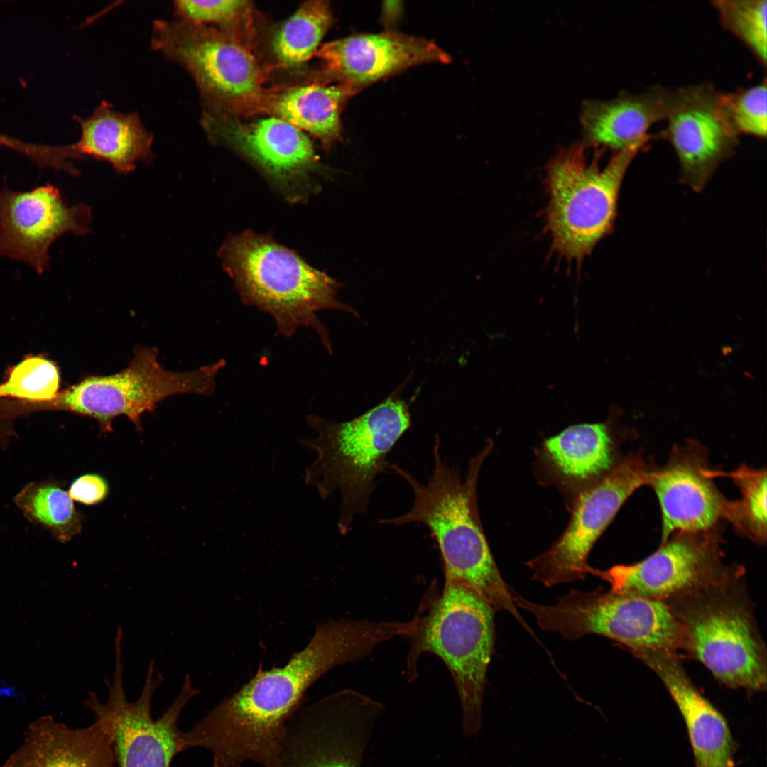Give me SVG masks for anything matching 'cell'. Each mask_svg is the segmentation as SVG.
<instances>
[{
    "mask_svg": "<svg viewBox=\"0 0 767 767\" xmlns=\"http://www.w3.org/2000/svg\"><path fill=\"white\" fill-rule=\"evenodd\" d=\"M410 630L407 621L330 619L317 626L287 664L256 674L204 716L207 734L226 756L239 763L270 764L285 723L308 689L333 668L370 655L379 645Z\"/></svg>",
    "mask_w": 767,
    "mask_h": 767,
    "instance_id": "6da1fadb",
    "label": "cell"
},
{
    "mask_svg": "<svg viewBox=\"0 0 767 767\" xmlns=\"http://www.w3.org/2000/svg\"><path fill=\"white\" fill-rule=\"evenodd\" d=\"M492 446V442H489L471 458L464 478L458 469L450 465L441 455L437 437L433 449L434 467L426 484H420L398 464H390L388 470L410 486L413 501L408 512L380 519L379 523L425 526L437 543L445 582H458L467 586L496 611H507L531 633L517 609L511 588L501 575L480 520L478 479Z\"/></svg>",
    "mask_w": 767,
    "mask_h": 767,
    "instance_id": "7a4b0ae2",
    "label": "cell"
},
{
    "mask_svg": "<svg viewBox=\"0 0 767 767\" xmlns=\"http://www.w3.org/2000/svg\"><path fill=\"white\" fill-rule=\"evenodd\" d=\"M400 388L348 421L307 416L316 436L299 444L316 458L305 470V482L323 499L339 494L337 527L343 535L355 517L367 511L376 478L388 470V455L410 426V404L401 398Z\"/></svg>",
    "mask_w": 767,
    "mask_h": 767,
    "instance_id": "3957f363",
    "label": "cell"
},
{
    "mask_svg": "<svg viewBox=\"0 0 767 767\" xmlns=\"http://www.w3.org/2000/svg\"><path fill=\"white\" fill-rule=\"evenodd\" d=\"M219 256L241 301L269 314L284 337L301 327H310L332 352L327 330L317 312L337 309L359 317L337 299L341 283L269 235L248 230L231 236Z\"/></svg>",
    "mask_w": 767,
    "mask_h": 767,
    "instance_id": "277c9868",
    "label": "cell"
},
{
    "mask_svg": "<svg viewBox=\"0 0 767 767\" xmlns=\"http://www.w3.org/2000/svg\"><path fill=\"white\" fill-rule=\"evenodd\" d=\"M739 565L665 602L680 623L685 651L720 682L749 692L766 687V651Z\"/></svg>",
    "mask_w": 767,
    "mask_h": 767,
    "instance_id": "5b68a950",
    "label": "cell"
},
{
    "mask_svg": "<svg viewBox=\"0 0 767 767\" xmlns=\"http://www.w3.org/2000/svg\"><path fill=\"white\" fill-rule=\"evenodd\" d=\"M495 611L467 586L445 582L427 614L415 617V630L408 636V676L414 678L417 660L424 653L442 660L457 692L466 737L479 734L483 725L484 692L495 643Z\"/></svg>",
    "mask_w": 767,
    "mask_h": 767,
    "instance_id": "8992f818",
    "label": "cell"
},
{
    "mask_svg": "<svg viewBox=\"0 0 767 767\" xmlns=\"http://www.w3.org/2000/svg\"><path fill=\"white\" fill-rule=\"evenodd\" d=\"M643 146L617 152L602 169L596 160L588 161L581 144L562 150L550 160L546 227L552 248L560 256L581 262L611 232L623 179Z\"/></svg>",
    "mask_w": 767,
    "mask_h": 767,
    "instance_id": "52a82bcc",
    "label": "cell"
},
{
    "mask_svg": "<svg viewBox=\"0 0 767 767\" xmlns=\"http://www.w3.org/2000/svg\"><path fill=\"white\" fill-rule=\"evenodd\" d=\"M151 45L185 69L206 103L241 112L263 111L271 92L250 46L233 32L174 17L153 23Z\"/></svg>",
    "mask_w": 767,
    "mask_h": 767,
    "instance_id": "ba28073f",
    "label": "cell"
},
{
    "mask_svg": "<svg viewBox=\"0 0 767 767\" xmlns=\"http://www.w3.org/2000/svg\"><path fill=\"white\" fill-rule=\"evenodd\" d=\"M516 605L534 616L543 631L574 641L589 634L613 639L630 651L685 650L682 629L660 600L597 588L571 590L553 605L540 604L513 592Z\"/></svg>",
    "mask_w": 767,
    "mask_h": 767,
    "instance_id": "9c48e42d",
    "label": "cell"
},
{
    "mask_svg": "<svg viewBox=\"0 0 767 767\" xmlns=\"http://www.w3.org/2000/svg\"><path fill=\"white\" fill-rule=\"evenodd\" d=\"M225 361L220 359L188 372L165 369L155 349L139 348L129 366L109 376H92L68 388L45 408L56 409L95 418L104 431L113 419L126 415L138 429L141 416L164 398L183 393L210 395Z\"/></svg>",
    "mask_w": 767,
    "mask_h": 767,
    "instance_id": "30bf717a",
    "label": "cell"
},
{
    "mask_svg": "<svg viewBox=\"0 0 767 767\" xmlns=\"http://www.w3.org/2000/svg\"><path fill=\"white\" fill-rule=\"evenodd\" d=\"M114 641V670L111 679L104 680L108 700L102 703L95 692H90L84 704L93 714L108 719L118 767H170L173 758L180 753L178 719L185 705L200 691L192 686L187 674L173 702L161 717L153 719L151 699L164 681L163 674L156 668V660L148 663L141 694L136 702H131L123 683L122 638L118 636Z\"/></svg>",
    "mask_w": 767,
    "mask_h": 767,
    "instance_id": "8fae6325",
    "label": "cell"
},
{
    "mask_svg": "<svg viewBox=\"0 0 767 767\" xmlns=\"http://www.w3.org/2000/svg\"><path fill=\"white\" fill-rule=\"evenodd\" d=\"M384 710L351 689L298 708L286 722L273 767H361Z\"/></svg>",
    "mask_w": 767,
    "mask_h": 767,
    "instance_id": "7c38bea8",
    "label": "cell"
},
{
    "mask_svg": "<svg viewBox=\"0 0 767 767\" xmlns=\"http://www.w3.org/2000/svg\"><path fill=\"white\" fill-rule=\"evenodd\" d=\"M653 469L641 455L626 456L604 477L582 491L561 536L526 565L533 580L545 587L584 580L595 543L629 496L648 484Z\"/></svg>",
    "mask_w": 767,
    "mask_h": 767,
    "instance_id": "4fadbf2b",
    "label": "cell"
},
{
    "mask_svg": "<svg viewBox=\"0 0 767 767\" xmlns=\"http://www.w3.org/2000/svg\"><path fill=\"white\" fill-rule=\"evenodd\" d=\"M720 529L673 534L641 562L591 569L616 592L665 602L708 584L734 567L722 561Z\"/></svg>",
    "mask_w": 767,
    "mask_h": 767,
    "instance_id": "5bb4252c",
    "label": "cell"
},
{
    "mask_svg": "<svg viewBox=\"0 0 767 767\" xmlns=\"http://www.w3.org/2000/svg\"><path fill=\"white\" fill-rule=\"evenodd\" d=\"M91 207L68 205L50 183L26 191L0 189V258L21 262L38 273L50 267V250L61 236L91 232Z\"/></svg>",
    "mask_w": 767,
    "mask_h": 767,
    "instance_id": "9a60e30c",
    "label": "cell"
},
{
    "mask_svg": "<svg viewBox=\"0 0 767 767\" xmlns=\"http://www.w3.org/2000/svg\"><path fill=\"white\" fill-rule=\"evenodd\" d=\"M202 124L254 163L290 200L310 189L317 158L310 140L293 124L274 116L243 123L210 112Z\"/></svg>",
    "mask_w": 767,
    "mask_h": 767,
    "instance_id": "2e32d148",
    "label": "cell"
},
{
    "mask_svg": "<svg viewBox=\"0 0 767 767\" xmlns=\"http://www.w3.org/2000/svg\"><path fill=\"white\" fill-rule=\"evenodd\" d=\"M717 93L707 82L680 87L677 102L659 135L673 148L683 180L695 191L705 187L739 142L721 112Z\"/></svg>",
    "mask_w": 767,
    "mask_h": 767,
    "instance_id": "e0dca14e",
    "label": "cell"
},
{
    "mask_svg": "<svg viewBox=\"0 0 767 767\" xmlns=\"http://www.w3.org/2000/svg\"><path fill=\"white\" fill-rule=\"evenodd\" d=\"M329 77L356 94L369 85L425 63H450L433 41L398 31L361 33L328 42L315 54Z\"/></svg>",
    "mask_w": 767,
    "mask_h": 767,
    "instance_id": "ac0fdd59",
    "label": "cell"
},
{
    "mask_svg": "<svg viewBox=\"0 0 767 767\" xmlns=\"http://www.w3.org/2000/svg\"><path fill=\"white\" fill-rule=\"evenodd\" d=\"M704 449L693 444L672 450L666 464L652 469L648 484L656 492L662 513V543L680 532L716 527L728 500L713 482Z\"/></svg>",
    "mask_w": 767,
    "mask_h": 767,
    "instance_id": "d6986e66",
    "label": "cell"
},
{
    "mask_svg": "<svg viewBox=\"0 0 767 767\" xmlns=\"http://www.w3.org/2000/svg\"><path fill=\"white\" fill-rule=\"evenodd\" d=\"M636 657L660 679L685 724L695 767H736V745L729 724L695 687L675 653L636 650Z\"/></svg>",
    "mask_w": 767,
    "mask_h": 767,
    "instance_id": "ffe728a7",
    "label": "cell"
},
{
    "mask_svg": "<svg viewBox=\"0 0 767 767\" xmlns=\"http://www.w3.org/2000/svg\"><path fill=\"white\" fill-rule=\"evenodd\" d=\"M679 94V87L660 85L637 92H623L607 100L584 103L580 122L585 141L617 152L645 145L648 131L657 122L665 121Z\"/></svg>",
    "mask_w": 767,
    "mask_h": 767,
    "instance_id": "44dd1931",
    "label": "cell"
},
{
    "mask_svg": "<svg viewBox=\"0 0 767 767\" xmlns=\"http://www.w3.org/2000/svg\"><path fill=\"white\" fill-rule=\"evenodd\" d=\"M94 715L92 724L77 729L50 716L38 719L2 767H114L110 724Z\"/></svg>",
    "mask_w": 767,
    "mask_h": 767,
    "instance_id": "7402d4cb",
    "label": "cell"
},
{
    "mask_svg": "<svg viewBox=\"0 0 767 767\" xmlns=\"http://www.w3.org/2000/svg\"><path fill=\"white\" fill-rule=\"evenodd\" d=\"M80 129L79 140L64 146L67 158H92L109 163L119 174L132 172L138 162L151 164L153 136L136 112H119L102 100L88 117L75 116Z\"/></svg>",
    "mask_w": 767,
    "mask_h": 767,
    "instance_id": "603a6c76",
    "label": "cell"
},
{
    "mask_svg": "<svg viewBox=\"0 0 767 767\" xmlns=\"http://www.w3.org/2000/svg\"><path fill=\"white\" fill-rule=\"evenodd\" d=\"M354 94L339 83L308 84L271 92L263 111L308 131L330 149L341 138V113Z\"/></svg>",
    "mask_w": 767,
    "mask_h": 767,
    "instance_id": "cb8c5ba5",
    "label": "cell"
},
{
    "mask_svg": "<svg viewBox=\"0 0 767 767\" xmlns=\"http://www.w3.org/2000/svg\"><path fill=\"white\" fill-rule=\"evenodd\" d=\"M544 456L565 480L592 484L616 464L615 445L604 423L571 425L543 443Z\"/></svg>",
    "mask_w": 767,
    "mask_h": 767,
    "instance_id": "d4e9b609",
    "label": "cell"
},
{
    "mask_svg": "<svg viewBox=\"0 0 767 767\" xmlns=\"http://www.w3.org/2000/svg\"><path fill=\"white\" fill-rule=\"evenodd\" d=\"M13 501L23 516L51 533L59 542H69L80 534L82 516L68 491L53 482L27 484Z\"/></svg>",
    "mask_w": 767,
    "mask_h": 767,
    "instance_id": "484cf974",
    "label": "cell"
},
{
    "mask_svg": "<svg viewBox=\"0 0 767 767\" xmlns=\"http://www.w3.org/2000/svg\"><path fill=\"white\" fill-rule=\"evenodd\" d=\"M332 22L328 1L303 3L280 27L272 40V51L278 64L298 66L315 55L320 42Z\"/></svg>",
    "mask_w": 767,
    "mask_h": 767,
    "instance_id": "4316f807",
    "label": "cell"
},
{
    "mask_svg": "<svg viewBox=\"0 0 767 767\" xmlns=\"http://www.w3.org/2000/svg\"><path fill=\"white\" fill-rule=\"evenodd\" d=\"M739 489V500H728L724 518L731 523L739 534L763 545L766 540V472L746 464L724 474Z\"/></svg>",
    "mask_w": 767,
    "mask_h": 767,
    "instance_id": "83f0119b",
    "label": "cell"
},
{
    "mask_svg": "<svg viewBox=\"0 0 767 767\" xmlns=\"http://www.w3.org/2000/svg\"><path fill=\"white\" fill-rule=\"evenodd\" d=\"M724 28L735 36L757 61L766 66L767 1L712 0Z\"/></svg>",
    "mask_w": 767,
    "mask_h": 767,
    "instance_id": "f1b7e54d",
    "label": "cell"
},
{
    "mask_svg": "<svg viewBox=\"0 0 767 767\" xmlns=\"http://www.w3.org/2000/svg\"><path fill=\"white\" fill-rule=\"evenodd\" d=\"M60 374L51 361L29 357L11 369L6 380L0 384V399L16 398L32 404L44 405L59 394Z\"/></svg>",
    "mask_w": 767,
    "mask_h": 767,
    "instance_id": "f546056e",
    "label": "cell"
},
{
    "mask_svg": "<svg viewBox=\"0 0 767 767\" xmlns=\"http://www.w3.org/2000/svg\"><path fill=\"white\" fill-rule=\"evenodd\" d=\"M717 102L724 119L736 135L766 138V77L760 83L746 88L729 92L718 91Z\"/></svg>",
    "mask_w": 767,
    "mask_h": 767,
    "instance_id": "4dcf8cb0",
    "label": "cell"
},
{
    "mask_svg": "<svg viewBox=\"0 0 767 767\" xmlns=\"http://www.w3.org/2000/svg\"><path fill=\"white\" fill-rule=\"evenodd\" d=\"M175 17L202 26L217 25L225 28L245 17L251 9L250 2L241 0L195 1L177 0L173 3Z\"/></svg>",
    "mask_w": 767,
    "mask_h": 767,
    "instance_id": "1f68e13d",
    "label": "cell"
},
{
    "mask_svg": "<svg viewBox=\"0 0 767 767\" xmlns=\"http://www.w3.org/2000/svg\"><path fill=\"white\" fill-rule=\"evenodd\" d=\"M109 490V484L102 476L87 473L74 479L68 494L72 501L92 506L104 501L108 496Z\"/></svg>",
    "mask_w": 767,
    "mask_h": 767,
    "instance_id": "d6a6232c",
    "label": "cell"
},
{
    "mask_svg": "<svg viewBox=\"0 0 767 767\" xmlns=\"http://www.w3.org/2000/svg\"><path fill=\"white\" fill-rule=\"evenodd\" d=\"M1 420H2V416H1V415H0V440H1L2 438H4V437H2L1 435H3V433H4V432H5V430H4V425L3 424H1Z\"/></svg>",
    "mask_w": 767,
    "mask_h": 767,
    "instance_id": "836d02e7",
    "label": "cell"
}]
</instances>
